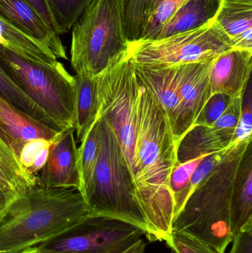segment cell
Segmentation results:
<instances>
[{
    "label": "cell",
    "instance_id": "e575fe53",
    "mask_svg": "<svg viewBox=\"0 0 252 253\" xmlns=\"http://www.w3.org/2000/svg\"><path fill=\"white\" fill-rule=\"evenodd\" d=\"M145 249L146 244L143 239H141L122 253H144Z\"/></svg>",
    "mask_w": 252,
    "mask_h": 253
},
{
    "label": "cell",
    "instance_id": "f546056e",
    "mask_svg": "<svg viewBox=\"0 0 252 253\" xmlns=\"http://www.w3.org/2000/svg\"><path fill=\"white\" fill-rule=\"evenodd\" d=\"M167 245L172 253H218L201 241L180 232H173Z\"/></svg>",
    "mask_w": 252,
    "mask_h": 253
},
{
    "label": "cell",
    "instance_id": "cb8c5ba5",
    "mask_svg": "<svg viewBox=\"0 0 252 253\" xmlns=\"http://www.w3.org/2000/svg\"><path fill=\"white\" fill-rule=\"evenodd\" d=\"M156 0H122L124 32L128 42L141 38Z\"/></svg>",
    "mask_w": 252,
    "mask_h": 253
},
{
    "label": "cell",
    "instance_id": "30bf717a",
    "mask_svg": "<svg viewBox=\"0 0 252 253\" xmlns=\"http://www.w3.org/2000/svg\"><path fill=\"white\" fill-rule=\"evenodd\" d=\"M133 65L138 78L153 96L167 117L179 146L185 133L181 102L176 81V67L153 68L135 63Z\"/></svg>",
    "mask_w": 252,
    "mask_h": 253
},
{
    "label": "cell",
    "instance_id": "2e32d148",
    "mask_svg": "<svg viewBox=\"0 0 252 253\" xmlns=\"http://www.w3.org/2000/svg\"><path fill=\"white\" fill-rule=\"evenodd\" d=\"M235 132L217 129L213 126L192 127L178 146L179 163L196 159L200 156L220 153L234 144Z\"/></svg>",
    "mask_w": 252,
    "mask_h": 253
},
{
    "label": "cell",
    "instance_id": "3957f363",
    "mask_svg": "<svg viewBox=\"0 0 252 253\" xmlns=\"http://www.w3.org/2000/svg\"><path fill=\"white\" fill-rule=\"evenodd\" d=\"M250 143L240 145L188 198L172 224V233H186L218 253L233 239L232 199L243 158Z\"/></svg>",
    "mask_w": 252,
    "mask_h": 253
},
{
    "label": "cell",
    "instance_id": "83f0119b",
    "mask_svg": "<svg viewBox=\"0 0 252 253\" xmlns=\"http://www.w3.org/2000/svg\"><path fill=\"white\" fill-rule=\"evenodd\" d=\"M232 99L224 93H215L210 96L200 113L193 126H212L223 115Z\"/></svg>",
    "mask_w": 252,
    "mask_h": 253
},
{
    "label": "cell",
    "instance_id": "5b68a950",
    "mask_svg": "<svg viewBox=\"0 0 252 253\" xmlns=\"http://www.w3.org/2000/svg\"><path fill=\"white\" fill-rule=\"evenodd\" d=\"M0 65L12 81L62 131L75 129V80L63 64L41 63L0 44Z\"/></svg>",
    "mask_w": 252,
    "mask_h": 253
},
{
    "label": "cell",
    "instance_id": "4dcf8cb0",
    "mask_svg": "<svg viewBox=\"0 0 252 253\" xmlns=\"http://www.w3.org/2000/svg\"><path fill=\"white\" fill-rule=\"evenodd\" d=\"M242 97L232 99L223 115L213 125V127L217 129L235 132L242 111Z\"/></svg>",
    "mask_w": 252,
    "mask_h": 253
},
{
    "label": "cell",
    "instance_id": "484cf974",
    "mask_svg": "<svg viewBox=\"0 0 252 253\" xmlns=\"http://www.w3.org/2000/svg\"><path fill=\"white\" fill-rule=\"evenodd\" d=\"M206 156H200L196 159L179 163L173 169L170 176V187L174 202L175 217L181 211L189 197L191 178Z\"/></svg>",
    "mask_w": 252,
    "mask_h": 253
},
{
    "label": "cell",
    "instance_id": "9a60e30c",
    "mask_svg": "<svg viewBox=\"0 0 252 253\" xmlns=\"http://www.w3.org/2000/svg\"><path fill=\"white\" fill-rule=\"evenodd\" d=\"M215 21L232 48L252 50V0H221Z\"/></svg>",
    "mask_w": 252,
    "mask_h": 253
},
{
    "label": "cell",
    "instance_id": "ffe728a7",
    "mask_svg": "<svg viewBox=\"0 0 252 253\" xmlns=\"http://www.w3.org/2000/svg\"><path fill=\"white\" fill-rule=\"evenodd\" d=\"M244 156L240 167L232 193L231 221L233 236L240 231L249 220L252 218L251 151L247 159Z\"/></svg>",
    "mask_w": 252,
    "mask_h": 253
},
{
    "label": "cell",
    "instance_id": "ac0fdd59",
    "mask_svg": "<svg viewBox=\"0 0 252 253\" xmlns=\"http://www.w3.org/2000/svg\"><path fill=\"white\" fill-rule=\"evenodd\" d=\"M75 130L77 141L81 142L97 120V84L96 77L75 74Z\"/></svg>",
    "mask_w": 252,
    "mask_h": 253
},
{
    "label": "cell",
    "instance_id": "d6986e66",
    "mask_svg": "<svg viewBox=\"0 0 252 253\" xmlns=\"http://www.w3.org/2000/svg\"><path fill=\"white\" fill-rule=\"evenodd\" d=\"M0 44L23 57L36 62L52 65L58 61L53 52L47 46L31 38L1 16Z\"/></svg>",
    "mask_w": 252,
    "mask_h": 253
},
{
    "label": "cell",
    "instance_id": "277c9868",
    "mask_svg": "<svg viewBox=\"0 0 252 253\" xmlns=\"http://www.w3.org/2000/svg\"><path fill=\"white\" fill-rule=\"evenodd\" d=\"M100 148L91 187L84 202L90 215L121 220L147 236L148 226L135 193L134 182L124 153L109 123L98 117Z\"/></svg>",
    "mask_w": 252,
    "mask_h": 253
},
{
    "label": "cell",
    "instance_id": "7a4b0ae2",
    "mask_svg": "<svg viewBox=\"0 0 252 253\" xmlns=\"http://www.w3.org/2000/svg\"><path fill=\"white\" fill-rule=\"evenodd\" d=\"M88 214L78 189L34 186L0 211V253H19L56 239Z\"/></svg>",
    "mask_w": 252,
    "mask_h": 253
},
{
    "label": "cell",
    "instance_id": "836d02e7",
    "mask_svg": "<svg viewBox=\"0 0 252 253\" xmlns=\"http://www.w3.org/2000/svg\"><path fill=\"white\" fill-rule=\"evenodd\" d=\"M16 196L14 193H9L0 187V211L5 208L9 202Z\"/></svg>",
    "mask_w": 252,
    "mask_h": 253
},
{
    "label": "cell",
    "instance_id": "d4e9b609",
    "mask_svg": "<svg viewBox=\"0 0 252 253\" xmlns=\"http://www.w3.org/2000/svg\"><path fill=\"white\" fill-rule=\"evenodd\" d=\"M93 0H47L56 33L69 32Z\"/></svg>",
    "mask_w": 252,
    "mask_h": 253
},
{
    "label": "cell",
    "instance_id": "1f68e13d",
    "mask_svg": "<svg viewBox=\"0 0 252 253\" xmlns=\"http://www.w3.org/2000/svg\"><path fill=\"white\" fill-rule=\"evenodd\" d=\"M229 253H252V218L233 236Z\"/></svg>",
    "mask_w": 252,
    "mask_h": 253
},
{
    "label": "cell",
    "instance_id": "7c38bea8",
    "mask_svg": "<svg viewBox=\"0 0 252 253\" xmlns=\"http://www.w3.org/2000/svg\"><path fill=\"white\" fill-rule=\"evenodd\" d=\"M60 133L24 114L0 96V138L18 160L30 141H53Z\"/></svg>",
    "mask_w": 252,
    "mask_h": 253
},
{
    "label": "cell",
    "instance_id": "f1b7e54d",
    "mask_svg": "<svg viewBox=\"0 0 252 253\" xmlns=\"http://www.w3.org/2000/svg\"><path fill=\"white\" fill-rule=\"evenodd\" d=\"M252 89L250 81L243 96L242 111L235 129L234 143L235 144L250 142L252 132Z\"/></svg>",
    "mask_w": 252,
    "mask_h": 253
},
{
    "label": "cell",
    "instance_id": "9c48e42d",
    "mask_svg": "<svg viewBox=\"0 0 252 253\" xmlns=\"http://www.w3.org/2000/svg\"><path fill=\"white\" fill-rule=\"evenodd\" d=\"M74 129L61 132L49 147L45 165L36 175V185L46 188H79L78 147Z\"/></svg>",
    "mask_w": 252,
    "mask_h": 253
},
{
    "label": "cell",
    "instance_id": "d6a6232c",
    "mask_svg": "<svg viewBox=\"0 0 252 253\" xmlns=\"http://www.w3.org/2000/svg\"><path fill=\"white\" fill-rule=\"evenodd\" d=\"M34 10L38 13L40 17L44 21L47 27L53 32L56 33L53 16L50 13L47 0H26Z\"/></svg>",
    "mask_w": 252,
    "mask_h": 253
},
{
    "label": "cell",
    "instance_id": "8d00e7d4",
    "mask_svg": "<svg viewBox=\"0 0 252 253\" xmlns=\"http://www.w3.org/2000/svg\"><path fill=\"white\" fill-rule=\"evenodd\" d=\"M158 1V0H156V1ZM155 3H156V2H155Z\"/></svg>",
    "mask_w": 252,
    "mask_h": 253
},
{
    "label": "cell",
    "instance_id": "d590c367",
    "mask_svg": "<svg viewBox=\"0 0 252 253\" xmlns=\"http://www.w3.org/2000/svg\"><path fill=\"white\" fill-rule=\"evenodd\" d=\"M19 253H47L40 251L36 247H33V248H28V249L25 250L22 252Z\"/></svg>",
    "mask_w": 252,
    "mask_h": 253
},
{
    "label": "cell",
    "instance_id": "4316f807",
    "mask_svg": "<svg viewBox=\"0 0 252 253\" xmlns=\"http://www.w3.org/2000/svg\"><path fill=\"white\" fill-rule=\"evenodd\" d=\"M186 0H158L139 40H153L160 29Z\"/></svg>",
    "mask_w": 252,
    "mask_h": 253
},
{
    "label": "cell",
    "instance_id": "603a6c76",
    "mask_svg": "<svg viewBox=\"0 0 252 253\" xmlns=\"http://www.w3.org/2000/svg\"><path fill=\"white\" fill-rule=\"evenodd\" d=\"M0 172L7 179L12 190L22 193L36 185V178L33 176L21 165L16 156L0 138Z\"/></svg>",
    "mask_w": 252,
    "mask_h": 253
},
{
    "label": "cell",
    "instance_id": "e0dca14e",
    "mask_svg": "<svg viewBox=\"0 0 252 253\" xmlns=\"http://www.w3.org/2000/svg\"><path fill=\"white\" fill-rule=\"evenodd\" d=\"M221 0H186L157 33L159 40L196 29L216 18Z\"/></svg>",
    "mask_w": 252,
    "mask_h": 253
},
{
    "label": "cell",
    "instance_id": "52a82bcc",
    "mask_svg": "<svg viewBox=\"0 0 252 253\" xmlns=\"http://www.w3.org/2000/svg\"><path fill=\"white\" fill-rule=\"evenodd\" d=\"M215 19L186 32L159 40L129 42L127 53L133 63L153 68H171L207 62L232 49Z\"/></svg>",
    "mask_w": 252,
    "mask_h": 253
},
{
    "label": "cell",
    "instance_id": "7402d4cb",
    "mask_svg": "<svg viewBox=\"0 0 252 253\" xmlns=\"http://www.w3.org/2000/svg\"><path fill=\"white\" fill-rule=\"evenodd\" d=\"M0 96L10 105L36 121L62 132L59 126L50 120L44 112L12 81L0 65Z\"/></svg>",
    "mask_w": 252,
    "mask_h": 253
},
{
    "label": "cell",
    "instance_id": "6da1fadb",
    "mask_svg": "<svg viewBox=\"0 0 252 253\" xmlns=\"http://www.w3.org/2000/svg\"><path fill=\"white\" fill-rule=\"evenodd\" d=\"M137 80L135 193L147 224L148 240L167 244L175 217L170 179L173 169L179 165L178 143L167 117L153 96L138 77Z\"/></svg>",
    "mask_w": 252,
    "mask_h": 253
},
{
    "label": "cell",
    "instance_id": "ba28073f",
    "mask_svg": "<svg viewBox=\"0 0 252 253\" xmlns=\"http://www.w3.org/2000/svg\"><path fill=\"white\" fill-rule=\"evenodd\" d=\"M142 236L130 223L88 214L69 231L36 247L47 253H122Z\"/></svg>",
    "mask_w": 252,
    "mask_h": 253
},
{
    "label": "cell",
    "instance_id": "8992f818",
    "mask_svg": "<svg viewBox=\"0 0 252 253\" xmlns=\"http://www.w3.org/2000/svg\"><path fill=\"white\" fill-rule=\"evenodd\" d=\"M128 42L122 0H93L72 26L71 66L75 74L97 77Z\"/></svg>",
    "mask_w": 252,
    "mask_h": 253
},
{
    "label": "cell",
    "instance_id": "44dd1931",
    "mask_svg": "<svg viewBox=\"0 0 252 253\" xmlns=\"http://www.w3.org/2000/svg\"><path fill=\"white\" fill-rule=\"evenodd\" d=\"M100 148V131L99 120H96L86 134L78 148V165L80 186L78 191L83 199L87 196L91 187L93 172Z\"/></svg>",
    "mask_w": 252,
    "mask_h": 253
},
{
    "label": "cell",
    "instance_id": "8fae6325",
    "mask_svg": "<svg viewBox=\"0 0 252 253\" xmlns=\"http://www.w3.org/2000/svg\"><path fill=\"white\" fill-rule=\"evenodd\" d=\"M214 61L215 59L176 66L185 135L192 129L200 113L212 96L210 73Z\"/></svg>",
    "mask_w": 252,
    "mask_h": 253
},
{
    "label": "cell",
    "instance_id": "4fadbf2b",
    "mask_svg": "<svg viewBox=\"0 0 252 253\" xmlns=\"http://www.w3.org/2000/svg\"><path fill=\"white\" fill-rule=\"evenodd\" d=\"M252 50L232 48L217 56L210 73L212 95L224 93L232 99L242 97L250 81Z\"/></svg>",
    "mask_w": 252,
    "mask_h": 253
},
{
    "label": "cell",
    "instance_id": "5bb4252c",
    "mask_svg": "<svg viewBox=\"0 0 252 253\" xmlns=\"http://www.w3.org/2000/svg\"><path fill=\"white\" fill-rule=\"evenodd\" d=\"M0 16L47 46L56 59H68L65 46L26 0H0Z\"/></svg>",
    "mask_w": 252,
    "mask_h": 253
}]
</instances>
